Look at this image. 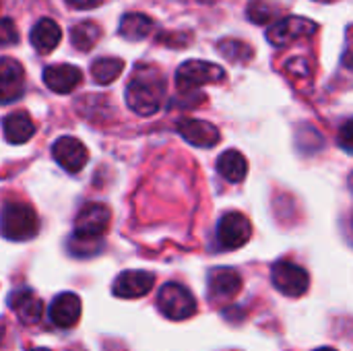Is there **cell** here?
<instances>
[{
	"mask_svg": "<svg viewBox=\"0 0 353 351\" xmlns=\"http://www.w3.org/2000/svg\"><path fill=\"white\" fill-rule=\"evenodd\" d=\"M165 97V79L153 64H139L126 85V103L139 116L159 112Z\"/></svg>",
	"mask_w": 353,
	"mask_h": 351,
	"instance_id": "obj_1",
	"label": "cell"
},
{
	"mask_svg": "<svg viewBox=\"0 0 353 351\" xmlns=\"http://www.w3.org/2000/svg\"><path fill=\"white\" fill-rule=\"evenodd\" d=\"M39 232V217L35 209L21 201H8L0 209V234L6 240L25 242Z\"/></svg>",
	"mask_w": 353,
	"mask_h": 351,
	"instance_id": "obj_2",
	"label": "cell"
},
{
	"mask_svg": "<svg viewBox=\"0 0 353 351\" xmlns=\"http://www.w3.org/2000/svg\"><path fill=\"white\" fill-rule=\"evenodd\" d=\"M157 308L170 321H186L196 312L194 296L180 283H165L157 294Z\"/></svg>",
	"mask_w": 353,
	"mask_h": 351,
	"instance_id": "obj_3",
	"label": "cell"
},
{
	"mask_svg": "<svg viewBox=\"0 0 353 351\" xmlns=\"http://www.w3.org/2000/svg\"><path fill=\"white\" fill-rule=\"evenodd\" d=\"M225 79V70L219 64L205 62V60H188L180 64L176 70V87L182 93L199 89L209 83H221Z\"/></svg>",
	"mask_w": 353,
	"mask_h": 351,
	"instance_id": "obj_4",
	"label": "cell"
},
{
	"mask_svg": "<svg viewBox=\"0 0 353 351\" xmlns=\"http://www.w3.org/2000/svg\"><path fill=\"white\" fill-rule=\"evenodd\" d=\"M271 279L277 292L288 298H302L310 285L308 271L292 261H277L271 269Z\"/></svg>",
	"mask_w": 353,
	"mask_h": 351,
	"instance_id": "obj_5",
	"label": "cell"
},
{
	"mask_svg": "<svg viewBox=\"0 0 353 351\" xmlns=\"http://www.w3.org/2000/svg\"><path fill=\"white\" fill-rule=\"evenodd\" d=\"M252 236V225L244 213L238 211H228L221 215L217 223V240L221 248L225 250H238L242 248Z\"/></svg>",
	"mask_w": 353,
	"mask_h": 351,
	"instance_id": "obj_6",
	"label": "cell"
},
{
	"mask_svg": "<svg viewBox=\"0 0 353 351\" xmlns=\"http://www.w3.org/2000/svg\"><path fill=\"white\" fill-rule=\"evenodd\" d=\"M110 219H112V211L105 205L89 203L79 211V215L74 219V236L97 240L105 234Z\"/></svg>",
	"mask_w": 353,
	"mask_h": 351,
	"instance_id": "obj_7",
	"label": "cell"
},
{
	"mask_svg": "<svg viewBox=\"0 0 353 351\" xmlns=\"http://www.w3.org/2000/svg\"><path fill=\"white\" fill-rule=\"evenodd\" d=\"M319 25L306 17H285L267 29V39L273 46H288L296 39L314 35Z\"/></svg>",
	"mask_w": 353,
	"mask_h": 351,
	"instance_id": "obj_8",
	"label": "cell"
},
{
	"mask_svg": "<svg viewBox=\"0 0 353 351\" xmlns=\"http://www.w3.org/2000/svg\"><path fill=\"white\" fill-rule=\"evenodd\" d=\"M52 157L58 161V166H62L66 172L77 174L81 172L87 161H89V151L87 147L74 139V137H60L54 145H52Z\"/></svg>",
	"mask_w": 353,
	"mask_h": 351,
	"instance_id": "obj_9",
	"label": "cell"
},
{
	"mask_svg": "<svg viewBox=\"0 0 353 351\" xmlns=\"http://www.w3.org/2000/svg\"><path fill=\"white\" fill-rule=\"evenodd\" d=\"M242 290V277L236 269L219 267L209 273V300L213 304L234 300Z\"/></svg>",
	"mask_w": 353,
	"mask_h": 351,
	"instance_id": "obj_10",
	"label": "cell"
},
{
	"mask_svg": "<svg viewBox=\"0 0 353 351\" xmlns=\"http://www.w3.org/2000/svg\"><path fill=\"white\" fill-rule=\"evenodd\" d=\"M25 70L19 60L0 56V103H10L23 95Z\"/></svg>",
	"mask_w": 353,
	"mask_h": 351,
	"instance_id": "obj_11",
	"label": "cell"
},
{
	"mask_svg": "<svg viewBox=\"0 0 353 351\" xmlns=\"http://www.w3.org/2000/svg\"><path fill=\"white\" fill-rule=\"evenodd\" d=\"M155 277L147 271H124L116 277L114 281V296L124 298V300H134L143 298L153 290Z\"/></svg>",
	"mask_w": 353,
	"mask_h": 351,
	"instance_id": "obj_12",
	"label": "cell"
},
{
	"mask_svg": "<svg viewBox=\"0 0 353 351\" xmlns=\"http://www.w3.org/2000/svg\"><path fill=\"white\" fill-rule=\"evenodd\" d=\"M178 132L182 134L184 141H188L194 147H203V149H211L219 143L221 134L219 130L205 120H194V118H182L176 124Z\"/></svg>",
	"mask_w": 353,
	"mask_h": 351,
	"instance_id": "obj_13",
	"label": "cell"
},
{
	"mask_svg": "<svg viewBox=\"0 0 353 351\" xmlns=\"http://www.w3.org/2000/svg\"><path fill=\"white\" fill-rule=\"evenodd\" d=\"M81 312H83V304H81V298L72 292H66V294H60L52 300L50 304V321L60 327V329H72L79 319H81Z\"/></svg>",
	"mask_w": 353,
	"mask_h": 351,
	"instance_id": "obj_14",
	"label": "cell"
},
{
	"mask_svg": "<svg viewBox=\"0 0 353 351\" xmlns=\"http://www.w3.org/2000/svg\"><path fill=\"white\" fill-rule=\"evenodd\" d=\"M43 83L54 93H70L83 83V72L72 64H52L43 68Z\"/></svg>",
	"mask_w": 353,
	"mask_h": 351,
	"instance_id": "obj_15",
	"label": "cell"
},
{
	"mask_svg": "<svg viewBox=\"0 0 353 351\" xmlns=\"http://www.w3.org/2000/svg\"><path fill=\"white\" fill-rule=\"evenodd\" d=\"M8 306L17 312L23 325H35L41 321L43 304L31 290H17L8 296Z\"/></svg>",
	"mask_w": 353,
	"mask_h": 351,
	"instance_id": "obj_16",
	"label": "cell"
},
{
	"mask_svg": "<svg viewBox=\"0 0 353 351\" xmlns=\"http://www.w3.org/2000/svg\"><path fill=\"white\" fill-rule=\"evenodd\" d=\"M2 132L10 145H23L35 134V122L25 110H17L2 120Z\"/></svg>",
	"mask_w": 353,
	"mask_h": 351,
	"instance_id": "obj_17",
	"label": "cell"
},
{
	"mask_svg": "<svg viewBox=\"0 0 353 351\" xmlns=\"http://www.w3.org/2000/svg\"><path fill=\"white\" fill-rule=\"evenodd\" d=\"M31 46L39 52V54H50L52 50L58 48L60 39H62V29L58 27V23L54 19H39L33 29H31Z\"/></svg>",
	"mask_w": 353,
	"mask_h": 351,
	"instance_id": "obj_18",
	"label": "cell"
},
{
	"mask_svg": "<svg viewBox=\"0 0 353 351\" xmlns=\"http://www.w3.org/2000/svg\"><path fill=\"white\" fill-rule=\"evenodd\" d=\"M155 23L143 12H126L120 21V35L128 41H141L153 31Z\"/></svg>",
	"mask_w": 353,
	"mask_h": 351,
	"instance_id": "obj_19",
	"label": "cell"
},
{
	"mask_svg": "<svg viewBox=\"0 0 353 351\" xmlns=\"http://www.w3.org/2000/svg\"><path fill=\"white\" fill-rule=\"evenodd\" d=\"M217 170L228 182H242L248 174V161L238 149H228L219 159H217Z\"/></svg>",
	"mask_w": 353,
	"mask_h": 351,
	"instance_id": "obj_20",
	"label": "cell"
},
{
	"mask_svg": "<svg viewBox=\"0 0 353 351\" xmlns=\"http://www.w3.org/2000/svg\"><path fill=\"white\" fill-rule=\"evenodd\" d=\"M99 37H101V27L93 21H83V23L74 25L70 31V41L81 52L93 50V46L99 41Z\"/></svg>",
	"mask_w": 353,
	"mask_h": 351,
	"instance_id": "obj_21",
	"label": "cell"
},
{
	"mask_svg": "<svg viewBox=\"0 0 353 351\" xmlns=\"http://www.w3.org/2000/svg\"><path fill=\"white\" fill-rule=\"evenodd\" d=\"M124 70V60L120 58H97L93 64H91V77L95 79L97 85H110L114 83Z\"/></svg>",
	"mask_w": 353,
	"mask_h": 351,
	"instance_id": "obj_22",
	"label": "cell"
},
{
	"mask_svg": "<svg viewBox=\"0 0 353 351\" xmlns=\"http://www.w3.org/2000/svg\"><path fill=\"white\" fill-rule=\"evenodd\" d=\"M217 52L230 62H248L254 56V50L240 39H221L217 43Z\"/></svg>",
	"mask_w": 353,
	"mask_h": 351,
	"instance_id": "obj_23",
	"label": "cell"
},
{
	"mask_svg": "<svg viewBox=\"0 0 353 351\" xmlns=\"http://www.w3.org/2000/svg\"><path fill=\"white\" fill-rule=\"evenodd\" d=\"M281 12V8L275 4V2H269V0H252L248 4V19L256 25H271L273 19H277Z\"/></svg>",
	"mask_w": 353,
	"mask_h": 351,
	"instance_id": "obj_24",
	"label": "cell"
},
{
	"mask_svg": "<svg viewBox=\"0 0 353 351\" xmlns=\"http://www.w3.org/2000/svg\"><path fill=\"white\" fill-rule=\"evenodd\" d=\"M68 248H70V252L74 257H89V254H95L97 252V240L72 236L70 242H68Z\"/></svg>",
	"mask_w": 353,
	"mask_h": 351,
	"instance_id": "obj_25",
	"label": "cell"
},
{
	"mask_svg": "<svg viewBox=\"0 0 353 351\" xmlns=\"http://www.w3.org/2000/svg\"><path fill=\"white\" fill-rule=\"evenodd\" d=\"M19 41V31L10 19H0V46H12Z\"/></svg>",
	"mask_w": 353,
	"mask_h": 351,
	"instance_id": "obj_26",
	"label": "cell"
},
{
	"mask_svg": "<svg viewBox=\"0 0 353 351\" xmlns=\"http://www.w3.org/2000/svg\"><path fill=\"white\" fill-rule=\"evenodd\" d=\"M337 143L343 151L352 153L353 155V118L347 120L341 128H339V134H337Z\"/></svg>",
	"mask_w": 353,
	"mask_h": 351,
	"instance_id": "obj_27",
	"label": "cell"
},
{
	"mask_svg": "<svg viewBox=\"0 0 353 351\" xmlns=\"http://www.w3.org/2000/svg\"><path fill=\"white\" fill-rule=\"evenodd\" d=\"M343 66L353 74V29H350L347 48H345V54H343Z\"/></svg>",
	"mask_w": 353,
	"mask_h": 351,
	"instance_id": "obj_28",
	"label": "cell"
},
{
	"mask_svg": "<svg viewBox=\"0 0 353 351\" xmlns=\"http://www.w3.org/2000/svg\"><path fill=\"white\" fill-rule=\"evenodd\" d=\"M105 0H66L68 6L72 8H95L99 4H103Z\"/></svg>",
	"mask_w": 353,
	"mask_h": 351,
	"instance_id": "obj_29",
	"label": "cell"
},
{
	"mask_svg": "<svg viewBox=\"0 0 353 351\" xmlns=\"http://www.w3.org/2000/svg\"><path fill=\"white\" fill-rule=\"evenodd\" d=\"M314 351H337V350H333V348H321V350H314Z\"/></svg>",
	"mask_w": 353,
	"mask_h": 351,
	"instance_id": "obj_30",
	"label": "cell"
},
{
	"mask_svg": "<svg viewBox=\"0 0 353 351\" xmlns=\"http://www.w3.org/2000/svg\"><path fill=\"white\" fill-rule=\"evenodd\" d=\"M31 351H52V350H46V348H35V350Z\"/></svg>",
	"mask_w": 353,
	"mask_h": 351,
	"instance_id": "obj_31",
	"label": "cell"
},
{
	"mask_svg": "<svg viewBox=\"0 0 353 351\" xmlns=\"http://www.w3.org/2000/svg\"><path fill=\"white\" fill-rule=\"evenodd\" d=\"M319 2H333V0H319Z\"/></svg>",
	"mask_w": 353,
	"mask_h": 351,
	"instance_id": "obj_32",
	"label": "cell"
}]
</instances>
